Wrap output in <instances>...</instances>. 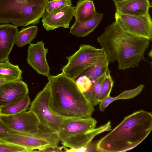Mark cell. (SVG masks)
I'll return each mask as SVG.
<instances>
[{
	"mask_svg": "<svg viewBox=\"0 0 152 152\" xmlns=\"http://www.w3.org/2000/svg\"><path fill=\"white\" fill-rule=\"evenodd\" d=\"M44 45L42 41L30 44L28 49L27 61L38 73L48 77L50 69L46 58L48 50L45 48Z\"/></svg>",
	"mask_w": 152,
	"mask_h": 152,
	"instance_id": "13",
	"label": "cell"
},
{
	"mask_svg": "<svg viewBox=\"0 0 152 152\" xmlns=\"http://www.w3.org/2000/svg\"><path fill=\"white\" fill-rule=\"evenodd\" d=\"M115 18L129 32L149 41L152 38V21L149 13L142 15L124 14L116 11Z\"/></svg>",
	"mask_w": 152,
	"mask_h": 152,
	"instance_id": "9",
	"label": "cell"
},
{
	"mask_svg": "<svg viewBox=\"0 0 152 152\" xmlns=\"http://www.w3.org/2000/svg\"><path fill=\"white\" fill-rule=\"evenodd\" d=\"M25 148L15 144L0 141V152H27Z\"/></svg>",
	"mask_w": 152,
	"mask_h": 152,
	"instance_id": "27",
	"label": "cell"
},
{
	"mask_svg": "<svg viewBox=\"0 0 152 152\" xmlns=\"http://www.w3.org/2000/svg\"><path fill=\"white\" fill-rule=\"evenodd\" d=\"M115 101L114 97H111L110 96L106 97L101 101L99 103V109L100 111H103L109 104Z\"/></svg>",
	"mask_w": 152,
	"mask_h": 152,
	"instance_id": "30",
	"label": "cell"
},
{
	"mask_svg": "<svg viewBox=\"0 0 152 152\" xmlns=\"http://www.w3.org/2000/svg\"><path fill=\"white\" fill-rule=\"evenodd\" d=\"M12 81L6 77L0 76V85L7 82Z\"/></svg>",
	"mask_w": 152,
	"mask_h": 152,
	"instance_id": "32",
	"label": "cell"
},
{
	"mask_svg": "<svg viewBox=\"0 0 152 152\" xmlns=\"http://www.w3.org/2000/svg\"><path fill=\"white\" fill-rule=\"evenodd\" d=\"M60 141L58 133L44 128L40 125L37 132L26 135H14L0 139V141L15 144L26 148L27 152L58 146Z\"/></svg>",
	"mask_w": 152,
	"mask_h": 152,
	"instance_id": "7",
	"label": "cell"
},
{
	"mask_svg": "<svg viewBox=\"0 0 152 152\" xmlns=\"http://www.w3.org/2000/svg\"><path fill=\"white\" fill-rule=\"evenodd\" d=\"M22 72L18 66L13 65L9 61L0 62V76L11 81L21 80Z\"/></svg>",
	"mask_w": 152,
	"mask_h": 152,
	"instance_id": "19",
	"label": "cell"
},
{
	"mask_svg": "<svg viewBox=\"0 0 152 152\" xmlns=\"http://www.w3.org/2000/svg\"><path fill=\"white\" fill-rule=\"evenodd\" d=\"M110 72L108 65H94L86 69L79 77L83 75H86L93 82L97 80L103 75Z\"/></svg>",
	"mask_w": 152,
	"mask_h": 152,
	"instance_id": "22",
	"label": "cell"
},
{
	"mask_svg": "<svg viewBox=\"0 0 152 152\" xmlns=\"http://www.w3.org/2000/svg\"><path fill=\"white\" fill-rule=\"evenodd\" d=\"M72 0H48L46 5L45 11L48 13L65 6H72Z\"/></svg>",
	"mask_w": 152,
	"mask_h": 152,
	"instance_id": "24",
	"label": "cell"
},
{
	"mask_svg": "<svg viewBox=\"0 0 152 152\" xmlns=\"http://www.w3.org/2000/svg\"><path fill=\"white\" fill-rule=\"evenodd\" d=\"M144 87V85L140 84L134 89L124 91L117 96L114 97L115 100L128 99L133 98L141 92Z\"/></svg>",
	"mask_w": 152,
	"mask_h": 152,
	"instance_id": "25",
	"label": "cell"
},
{
	"mask_svg": "<svg viewBox=\"0 0 152 152\" xmlns=\"http://www.w3.org/2000/svg\"><path fill=\"white\" fill-rule=\"evenodd\" d=\"M77 78L75 82L79 90L83 94L88 92L92 85V81L85 75L80 76Z\"/></svg>",
	"mask_w": 152,
	"mask_h": 152,
	"instance_id": "26",
	"label": "cell"
},
{
	"mask_svg": "<svg viewBox=\"0 0 152 152\" xmlns=\"http://www.w3.org/2000/svg\"><path fill=\"white\" fill-rule=\"evenodd\" d=\"M17 27L10 24L0 25V62L9 60V55L16 42Z\"/></svg>",
	"mask_w": 152,
	"mask_h": 152,
	"instance_id": "14",
	"label": "cell"
},
{
	"mask_svg": "<svg viewBox=\"0 0 152 152\" xmlns=\"http://www.w3.org/2000/svg\"><path fill=\"white\" fill-rule=\"evenodd\" d=\"M65 147L64 146L61 147L52 146L48 147L38 151V152H63L62 149Z\"/></svg>",
	"mask_w": 152,
	"mask_h": 152,
	"instance_id": "31",
	"label": "cell"
},
{
	"mask_svg": "<svg viewBox=\"0 0 152 152\" xmlns=\"http://www.w3.org/2000/svg\"><path fill=\"white\" fill-rule=\"evenodd\" d=\"M48 77L46 86L50 91L49 107L53 113L65 119L91 116L94 106L79 90L75 80L62 73Z\"/></svg>",
	"mask_w": 152,
	"mask_h": 152,
	"instance_id": "2",
	"label": "cell"
},
{
	"mask_svg": "<svg viewBox=\"0 0 152 152\" xmlns=\"http://www.w3.org/2000/svg\"><path fill=\"white\" fill-rule=\"evenodd\" d=\"M109 72L100 77L97 80L93 82L92 85L90 89L84 94L85 96L93 106L99 104L97 98L100 92L101 84L106 75Z\"/></svg>",
	"mask_w": 152,
	"mask_h": 152,
	"instance_id": "21",
	"label": "cell"
},
{
	"mask_svg": "<svg viewBox=\"0 0 152 152\" xmlns=\"http://www.w3.org/2000/svg\"><path fill=\"white\" fill-rule=\"evenodd\" d=\"M30 104L28 95L21 100L0 107V115H14L26 111Z\"/></svg>",
	"mask_w": 152,
	"mask_h": 152,
	"instance_id": "18",
	"label": "cell"
},
{
	"mask_svg": "<svg viewBox=\"0 0 152 152\" xmlns=\"http://www.w3.org/2000/svg\"><path fill=\"white\" fill-rule=\"evenodd\" d=\"M68 61L62 69V72L69 77L77 78L88 68L94 65H108L107 56L102 48L90 45H82L78 50L67 57Z\"/></svg>",
	"mask_w": 152,
	"mask_h": 152,
	"instance_id": "6",
	"label": "cell"
},
{
	"mask_svg": "<svg viewBox=\"0 0 152 152\" xmlns=\"http://www.w3.org/2000/svg\"><path fill=\"white\" fill-rule=\"evenodd\" d=\"M97 40L105 52L109 64L117 61L120 70L137 66L142 61L149 62L144 55L150 41L129 32L116 18L105 28Z\"/></svg>",
	"mask_w": 152,
	"mask_h": 152,
	"instance_id": "1",
	"label": "cell"
},
{
	"mask_svg": "<svg viewBox=\"0 0 152 152\" xmlns=\"http://www.w3.org/2000/svg\"><path fill=\"white\" fill-rule=\"evenodd\" d=\"M28 134L11 129L3 122L0 118V139L14 135H26Z\"/></svg>",
	"mask_w": 152,
	"mask_h": 152,
	"instance_id": "28",
	"label": "cell"
},
{
	"mask_svg": "<svg viewBox=\"0 0 152 152\" xmlns=\"http://www.w3.org/2000/svg\"><path fill=\"white\" fill-rule=\"evenodd\" d=\"M0 118L7 127L15 131L33 134L37 132L39 129L40 125L37 118L30 110L14 115H0Z\"/></svg>",
	"mask_w": 152,
	"mask_h": 152,
	"instance_id": "10",
	"label": "cell"
},
{
	"mask_svg": "<svg viewBox=\"0 0 152 152\" xmlns=\"http://www.w3.org/2000/svg\"><path fill=\"white\" fill-rule=\"evenodd\" d=\"M113 85L114 81L110 73H109L106 75L102 82L100 92L97 98L99 104L106 97L110 96Z\"/></svg>",
	"mask_w": 152,
	"mask_h": 152,
	"instance_id": "23",
	"label": "cell"
},
{
	"mask_svg": "<svg viewBox=\"0 0 152 152\" xmlns=\"http://www.w3.org/2000/svg\"><path fill=\"white\" fill-rule=\"evenodd\" d=\"M48 0H0V23L26 26L38 23Z\"/></svg>",
	"mask_w": 152,
	"mask_h": 152,
	"instance_id": "5",
	"label": "cell"
},
{
	"mask_svg": "<svg viewBox=\"0 0 152 152\" xmlns=\"http://www.w3.org/2000/svg\"><path fill=\"white\" fill-rule=\"evenodd\" d=\"M103 17V14L97 13L92 19L83 22L75 21L70 28V33L78 37H84L91 33L97 27Z\"/></svg>",
	"mask_w": 152,
	"mask_h": 152,
	"instance_id": "16",
	"label": "cell"
},
{
	"mask_svg": "<svg viewBox=\"0 0 152 152\" xmlns=\"http://www.w3.org/2000/svg\"><path fill=\"white\" fill-rule=\"evenodd\" d=\"M97 121L91 117L65 120L61 125L58 134L65 147L78 148L91 141L96 135L112 130L111 123L95 128Z\"/></svg>",
	"mask_w": 152,
	"mask_h": 152,
	"instance_id": "4",
	"label": "cell"
},
{
	"mask_svg": "<svg viewBox=\"0 0 152 152\" xmlns=\"http://www.w3.org/2000/svg\"><path fill=\"white\" fill-rule=\"evenodd\" d=\"M64 151L67 152H98L96 147V143H92L91 141L88 144L78 148L68 149L66 147L64 148Z\"/></svg>",
	"mask_w": 152,
	"mask_h": 152,
	"instance_id": "29",
	"label": "cell"
},
{
	"mask_svg": "<svg viewBox=\"0 0 152 152\" xmlns=\"http://www.w3.org/2000/svg\"><path fill=\"white\" fill-rule=\"evenodd\" d=\"M96 13L93 0H79L75 7L74 16L76 21H86L92 19Z\"/></svg>",
	"mask_w": 152,
	"mask_h": 152,
	"instance_id": "17",
	"label": "cell"
},
{
	"mask_svg": "<svg viewBox=\"0 0 152 152\" xmlns=\"http://www.w3.org/2000/svg\"><path fill=\"white\" fill-rule=\"evenodd\" d=\"M152 129V114L142 110L135 112L96 143L98 152L129 151L142 142Z\"/></svg>",
	"mask_w": 152,
	"mask_h": 152,
	"instance_id": "3",
	"label": "cell"
},
{
	"mask_svg": "<svg viewBox=\"0 0 152 152\" xmlns=\"http://www.w3.org/2000/svg\"><path fill=\"white\" fill-rule=\"evenodd\" d=\"M126 0H113V1L114 2V3L118 2H120V1H125Z\"/></svg>",
	"mask_w": 152,
	"mask_h": 152,
	"instance_id": "33",
	"label": "cell"
},
{
	"mask_svg": "<svg viewBox=\"0 0 152 152\" xmlns=\"http://www.w3.org/2000/svg\"><path fill=\"white\" fill-rule=\"evenodd\" d=\"M50 93L47 86L39 92L29 108L42 127L58 133L61 125L66 119L53 113L49 107Z\"/></svg>",
	"mask_w": 152,
	"mask_h": 152,
	"instance_id": "8",
	"label": "cell"
},
{
	"mask_svg": "<svg viewBox=\"0 0 152 152\" xmlns=\"http://www.w3.org/2000/svg\"><path fill=\"white\" fill-rule=\"evenodd\" d=\"M75 8L72 6H65L50 13L45 11L42 16L44 27L48 31L59 27L68 28L74 15Z\"/></svg>",
	"mask_w": 152,
	"mask_h": 152,
	"instance_id": "11",
	"label": "cell"
},
{
	"mask_svg": "<svg viewBox=\"0 0 152 152\" xmlns=\"http://www.w3.org/2000/svg\"><path fill=\"white\" fill-rule=\"evenodd\" d=\"M26 84L21 80L0 85V107L18 101L28 95Z\"/></svg>",
	"mask_w": 152,
	"mask_h": 152,
	"instance_id": "12",
	"label": "cell"
},
{
	"mask_svg": "<svg viewBox=\"0 0 152 152\" xmlns=\"http://www.w3.org/2000/svg\"><path fill=\"white\" fill-rule=\"evenodd\" d=\"M38 27L31 26L23 28L18 31L16 38L17 46L21 47L26 45L30 44L36 37L38 32Z\"/></svg>",
	"mask_w": 152,
	"mask_h": 152,
	"instance_id": "20",
	"label": "cell"
},
{
	"mask_svg": "<svg viewBox=\"0 0 152 152\" xmlns=\"http://www.w3.org/2000/svg\"><path fill=\"white\" fill-rule=\"evenodd\" d=\"M116 11L123 14L140 16L148 13L152 7L149 0H126L115 3Z\"/></svg>",
	"mask_w": 152,
	"mask_h": 152,
	"instance_id": "15",
	"label": "cell"
}]
</instances>
